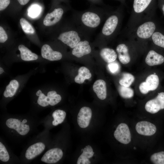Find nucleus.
Here are the masks:
<instances>
[{"mask_svg":"<svg viewBox=\"0 0 164 164\" xmlns=\"http://www.w3.org/2000/svg\"><path fill=\"white\" fill-rule=\"evenodd\" d=\"M111 12L104 10H88L74 13V22L85 37L96 29Z\"/></svg>","mask_w":164,"mask_h":164,"instance_id":"obj_1","label":"nucleus"},{"mask_svg":"<svg viewBox=\"0 0 164 164\" xmlns=\"http://www.w3.org/2000/svg\"><path fill=\"white\" fill-rule=\"evenodd\" d=\"M123 14L119 9L111 12L105 20L95 41L104 43L115 38L120 31Z\"/></svg>","mask_w":164,"mask_h":164,"instance_id":"obj_2","label":"nucleus"},{"mask_svg":"<svg viewBox=\"0 0 164 164\" xmlns=\"http://www.w3.org/2000/svg\"><path fill=\"white\" fill-rule=\"evenodd\" d=\"M156 30V25L152 17L126 31V37L133 42H145L150 40Z\"/></svg>","mask_w":164,"mask_h":164,"instance_id":"obj_3","label":"nucleus"},{"mask_svg":"<svg viewBox=\"0 0 164 164\" xmlns=\"http://www.w3.org/2000/svg\"><path fill=\"white\" fill-rule=\"evenodd\" d=\"M84 36L80 31L75 26L73 29L60 33L57 39L72 49L81 40Z\"/></svg>","mask_w":164,"mask_h":164,"instance_id":"obj_4","label":"nucleus"},{"mask_svg":"<svg viewBox=\"0 0 164 164\" xmlns=\"http://www.w3.org/2000/svg\"><path fill=\"white\" fill-rule=\"evenodd\" d=\"M36 94L39 96L37 100L38 104L43 107L49 105L53 106L60 102L62 99L61 96L54 91H49L46 96L39 90L37 91Z\"/></svg>","mask_w":164,"mask_h":164,"instance_id":"obj_5","label":"nucleus"},{"mask_svg":"<svg viewBox=\"0 0 164 164\" xmlns=\"http://www.w3.org/2000/svg\"><path fill=\"white\" fill-rule=\"evenodd\" d=\"M146 111L150 113L155 114L164 109V91L158 93L154 98L148 101L145 105Z\"/></svg>","mask_w":164,"mask_h":164,"instance_id":"obj_6","label":"nucleus"},{"mask_svg":"<svg viewBox=\"0 0 164 164\" xmlns=\"http://www.w3.org/2000/svg\"><path fill=\"white\" fill-rule=\"evenodd\" d=\"M115 139L124 144H129L131 140V135L128 126L127 124L122 123L117 127L114 132Z\"/></svg>","mask_w":164,"mask_h":164,"instance_id":"obj_7","label":"nucleus"},{"mask_svg":"<svg viewBox=\"0 0 164 164\" xmlns=\"http://www.w3.org/2000/svg\"><path fill=\"white\" fill-rule=\"evenodd\" d=\"M137 132L139 135L145 136H150L156 132V126L152 123L147 121L138 122L135 127Z\"/></svg>","mask_w":164,"mask_h":164,"instance_id":"obj_8","label":"nucleus"},{"mask_svg":"<svg viewBox=\"0 0 164 164\" xmlns=\"http://www.w3.org/2000/svg\"><path fill=\"white\" fill-rule=\"evenodd\" d=\"M63 155V152L61 149L58 148L52 149L44 154L41 161L48 164L55 163L62 158Z\"/></svg>","mask_w":164,"mask_h":164,"instance_id":"obj_9","label":"nucleus"},{"mask_svg":"<svg viewBox=\"0 0 164 164\" xmlns=\"http://www.w3.org/2000/svg\"><path fill=\"white\" fill-rule=\"evenodd\" d=\"M72 49V54L77 58H81L88 55L92 51L89 42L87 40H81Z\"/></svg>","mask_w":164,"mask_h":164,"instance_id":"obj_10","label":"nucleus"},{"mask_svg":"<svg viewBox=\"0 0 164 164\" xmlns=\"http://www.w3.org/2000/svg\"><path fill=\"white\" fill-rule=\"evenodd\" d=\"M7 126L10 128L16 130L20 135H25L29 132L30 128L29 125L24 124L20 120L14 118H10L6 122Z\"/></svg>","mask_w":164,"mask_h":164,"instance_id":"obj_11","label":"nucleus"},{"mask_svg":"<svg viewBox=\"0 0 164 164\" xmlns=\"http://www.w3.org/2000/svg\"><path fill=\"white\" fill-rule=\"evenodd\" d=\"M92 116L91 109L87 107H82L79 111L77 117V122L82 128H85L89 125Z\"/></svg>","mask_w":164,"mask_h":164,"instance_id":"obj_12","label":"nucleus"},{"mask_svg":"<svg viewBox=\"0 0 164 164\" xmlns=\"http://www.w3.org/2000/svg\"><path fill=\"white\" fill-rule=\"evenodd\" d=\"M64 13L61 8L55 9L52 12L48 13L43 20V24L46 26L54 25L58 23L62 18Z\"/></svg>","mask_w":164,"mask_h":164,"instance_id":"obj_13","label":"nucleus"},{"mask_svg":"<svg viewBox=\"0 0 164 164\" xmlns=\"http://www.w3.org/2000/svg\"><path fill=\"white\" fill-rule=\"evenodd\" d=\"M116 51L119 61L122 64L129 63L131 60L129 48L126 43H121L117 46Z\"/></svg>","mask_w":164,"mask_h":164,"instance_id":"obj_14","label":"nucleus"},{"mask_svg":"<svg viewBox=\"0 0 164 164\" xmlns=\"http://www.w3.org/2000/svg\"><path fill=\"white\" fill-rule=\"evenodd\" d=\"M41 54L43 58L51 61L59 60L62 57V55L60 52L53 50L47 44H44L42 46Z\"/></svg>","mask_w":164,"mask_h":164,"instance_id":"obj_15","label":"nucleus"},{"mask_svg":"<svg viewBox=\"0 0 164 164\" xmlns=\"http://www.w3.org/2000/svg\"><path fill=\"white\" fill-rule=\"evenodd\" d=\"M145 61L150 66L161 65L164 63V56L154 50H150L146 56Z\"/></svg>","mask_w":164,"mask_h":164,"instance_id":"obj_16","label":"nucleus"},{"mask_svg":"<svg viewBox=\"0 0 164 164\" xmlns=\"http://www.w3.org/2000/svg\"><path fill=\"white\" fill-rule=\"evenodd\" d=\"M45 148V145L43 142L35 143L27 149L26 152L25 157L27 159H32L40 154Z\"/></svg>","mask_w":164,"mask_h":164,"instance_id":"obj_17","label":"nucleus"},{"mask_svg":"<svg viewBox=\"0 0 164 164\" xmlns=\"http://www.w3.org/2000/svg\"><path fill=\"white\" fill-rule=\"evenodd\" d=\"M93 90L100 99H105L107 97V87L105 81L101 79L96 80L94 83Z\"/></svg>","mask_w":164,"mask_h":164,"instance_id":"obj_18","label":"nucleus"},{"mask_svg":"<svg viewBox=\"0 0 164 164\" xmlns=\"http://www.w3.org/2000/svg\"><path fill=\"white\" fill-rule=\"evenodd\" d=\"M99 54L102 59L108 63L114 61L118 56L114 50L108 47L102 48L100 50Z\"/></svg>","mask_w":164,"mask_h":164,"instance_id":"obj_19","label":"nucleus"},{"mask_svg":"<svg viewBox=\"0 0 164 164\" xmlns=\"http://www.w3.org/2000/svg\"><path fill=\"white\" fill-rule=\"evenodd\" d=\"M94 152L92 147L87 145L82 149V153L79 157L77 162V164H89L91 162L89 159L94 155Z\"/></svg>","mask_w":164,"mask_h":164,"instance_id":"obj_20","label":"nucleus"},{"mask_svg":"<svg viewBox=\"0 0 164 164\" xmlns=\"http://www.w3.org/2000/svg\"><path fill=\"white\" fill-rule=\"evenodd\" d=\"M20 52L21 59L25 61L36 60L38 58V56L33 53L28 48L24 45H20L18 46Z\"/></svg>","mask_w":164,"mask_h":164,"instance_id":"obj_21","label":"nucleus"},{"mask_svg":"<svg viewBox=\"0 0 164 164\" xmlns=\"http://www.w3.org/2000/svg\"><path fill=\"white\" fill-rule=\"evenodd\" d=\"M91 74L89 70L86 67H82L78 70V74L74 78L75 82L77 84H83L86 79L91 77Z\"/></svg>","mask_w":164,"mask_h":164,"instance_id":"obj_22","label":"nucleus"},{"mask_svg":"<svg viewBox=\"0 0 164 164\" xmlns=\"http://www.w3.org/2000/svg\"><path fill=\"white\" fill-rule=\"evenodd\" d=\"M145 82L150 91H154L158 88L160 83L159 76L155 73L150 75L146 79Z\"/></svg>","mask_w":164,"mask_h":164,"instance_id":"obj_23","label":"nucleus"},{"mask_svg":"<svg viewBox=\"0 0 164 164\" xmlns=\"http://www.w3.org/2000/svg\"><path fill=\"white\" fill-rule=\"evenodd\" d=\"M19 86V83L17 80H11L6 87L3 93L4 96L5 97H13L16 93Z\"/></svg>","mask_w":164,"mask_h":164,"instance_id":"obj_24","label":"nucleus"},{"mask_svg":"<svg viewBox=\"0 0 164 164\" xmlns=\"http://www.w3.org/2000/svg\"><path fill=\"white\" fill-rule=\"evenodd\" d=\"M66 115V112L63 110L57 109L54 111L52 114L54 119L52 122L53 125L56 126L62 123L64 121Z\"/></svg>","mask_w":164,"mask_h":164,"instance_id":"obj_25","label":"nucleus"},{"mask_svg":"<svg viewBox=\"0 0 164 164\" xmlns=\"http://www.w3.org/2000/svg\"><path fill=\"white\" fill-rule=\"evenodd\" d=\"M150 40L155 45L164 49V35L161 32L155 31L152 35Z\"/></svg>","mask_w":164,"mask_h":164,"instance_id":"obj_26","label":"nucleus"},{"mask_svg":"<svg viewBox=\"0 0 164 164\" xmlns=\"http://www.w3.org/2000/svg\"><path fill=\"white\" fill-rule=\"evenodd\" d=\"M135 80V77L132 74L129 73H124L123 77L119 80L121 85L125 87H129Z\"/></svg>","mask_w":164,"mask_h":164,"instance_id":"obj_27","label":"nucleus"},{"mask_svg":"<svg viewBox=\"0 0 164 164\" xmlns=\"http://www.w3.org/2000/svg\"><path fill=\"white\" fill-rule=\"evenodd\" d=\"M118 92L121 97L124 98H130L134 95L133 90L129 87L121 86L118 88Z\"/></svg>","mask_w":164,"mask_h":164,"instance_id":"obj_28","label":"nucleus"},{"mask_svg":"<svg viewBox=\"0 0 164 164\" xmlns=\"http://www.w3.org/2000/svg\"><path fill=\"white\" fill-rule=\"evenodd\" d=\"M20 23L23 30L25 33L32 34L35 32V30L33 26L24 18H21L20 20Z\"/></svg>","mask_w":164,"mask_h":164,"instance_id":"obj_29","label":"nucleus"},{"mask_svg":"<svg viewBox=\"0 0 164 164\" xmlns=\"http://www.w3.org/2000/svg\"><path fill=\"white\" fill-rule=\"evenodd\" d=\"M151 162L154 164H164V152L161 151L152 154L150 157Z\"/></svg>","mask_w":164,"mask_h":164,"instance_id":"obj_30","label":"nucleus"},{"mask_svg":"<svg viewBox=\"0 0 164 164\" xmlns=\"http://www.w3.org/2000/svg\"><path fill=\"white\" fill-rule=\"evenodd\" d=\"M41 10L39 6L36 4L32 5L29 9L28 15L32 18H35L39 14Z\"/></svg>","mask_w":164,"mask_h":164,"instance_id":"obj_31","label":"nucleus"},{"mask_svg":"<svg viewBox=\"0 0 164 164\" xmlns=\"http://www.w3.org/2000/svg\"><path fill=\"white\" fill-rule=\"evenodd\" d=\"M9 159V155L5 147L0 142V160L3 162H7Z\"/></svg>","mask_w":164,"mask_h":164,"instance_id":"obj_32","label":"nucleus"},{"mask_svg":"<svg viewBox=\"0 0 164 164\" xmlns=\"http://www.w3.org/2000/svg\"><path fill=\"white\" fill-rule=\"evenodd\" d=\"M108 68L111 73L113 74H115L119 71L120 66L119 64L115 61L113 62L108 63Z\"/></svg>","mask_w":164,"mask_h":164,"instance_id":"obj_33","label":"nucleus"},{"mask_svg":"<svg viewBox=\"0 0 164 164\" xmlns=\"http://www.w3.org/2000/svg\"><path fill=\"white\" fill-rule=\"evenodd\" d=\"M7 35L4 29L1 26H0V42L4 43L8 39Z\"/></svg>","mask_w":164,"mask_h":164,"instance_id":"obj_34","label":"nucleus"},{"mask_svg":"<svg viewBox=\"0 0 164 164\" xmlns=\"http://www.w3.org/2000/svg\"><path fill=\"white\" fill-rule=\"evenodd\" d=\"M139 89L141 92L144 94H146L150 91L145 82H142L140 84Z\"/></svg>","mask_w":164,"mask_h":164,"instance_id":"obj_35","label":"nucleus"},{"mask_svg":"<svg viewBox=\"0 0 164 164\" xmlns=\"http://www.w3.org/2000/svg\"><path fill=\"white\" fill-rule=\"evenodd\" d=\"M10 0H0V10L5 9L9 4Z\"/></svg>","mask_w":164,"mask_h":164,"instance_id":"obj_36","label":"nucleus"},{"mask_svg":"<svg viewBox=\"0 0 164 164\" xmlns=\"http://www.w3.org/2000/svg\"><path fill=\"white\" fill-rule=\"evenodd\" d=\"M20 4L22 5H24L27 4L30 0H17Z\"/></svg>","mask_w":164,"mask_h":164,"instance_id":"obj_37","label":"nucleus"},{"mask_svg":"<svg viewBox=\"0 0 164 164\" xmlns=\"http://www.w3.org/2000/svg\"><path fill=\"white\" fill-rule=\"evenodd\" d=\"M4 72V70L1 67H0V74H2Z\"/></svg>","mask_w":164,"mask_h":164,"instance_id":"obj_38","label":"nucleus"},{"mask_svg":"<svg viewBox=\"0 0 164 164\" xmlns=\"http://www.w3.org/2000/svg\"><path fill=\"white\" fill-rule=\"evenodd\" d=\"M27 120L25 119H23L22 121V122L24 123V124H25L27 122Z\"/></svg>","mask_w":164,"mask_h":164,"instance_id":"obj_39","label":"nucleus"},{"mask_svg":"<svg viewBox=\"0 0 164 164\" xmlns=\"http://www.w3.org/2000/svg\"><path fill=\"white\" fill-rule=\"evenodd\" d=\"M162 10L163 11V14L164 15V4L163 5L162 7Z\"/></svg>","mask_w":164,"mask_h":164,"instance_id":"obj_40","label":"nucleus"},{"mask_svg":"<svg viewBox=\"0 0 164 164\" xmlns=\"http://www.w3.org/2000/svg\"></svg>","mask_w":164,"mask_h":164,"instance_id":"obj_41","label":"nucleus"}]
</instances>
